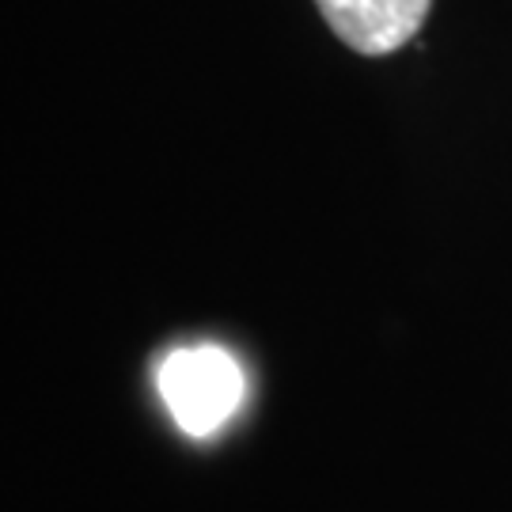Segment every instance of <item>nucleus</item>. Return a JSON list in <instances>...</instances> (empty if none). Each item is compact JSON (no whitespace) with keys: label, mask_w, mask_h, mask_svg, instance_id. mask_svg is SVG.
<instances>
[{"label":"nucleus","mask_w":512,"mask_h":512,"mask_svg":"<svg viewBox=\"0 0 512 512\" xmlns=\"http://www.w3.org/2000/svg\"><path fill=\"white\" fill-rule=\"evenodd\" d=\"M315 8L349 50L387 57L418 38L433 0H315Z\"/></svg>","instance_id":"nucleus-2"},{"label":"nucleus","mask_w":512,"mask_h":512,"mask_svg":"<svg viewBox=\"0 0 512 512\" xmlns=\"http://www.w3.org/2000/svg\"><path fill=\"white\" fill-rule=\"evenodd\" d=\"M160 391L171 418L190 437H205L232 418L243 395V376L224 349H183L171 353L160 368Z\"/></svg>","instance_id":"nucleus-1"}]
</instances>
